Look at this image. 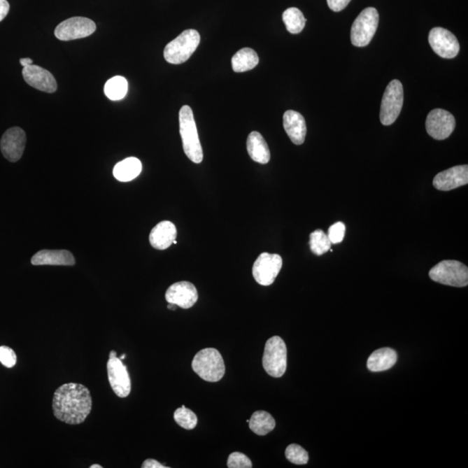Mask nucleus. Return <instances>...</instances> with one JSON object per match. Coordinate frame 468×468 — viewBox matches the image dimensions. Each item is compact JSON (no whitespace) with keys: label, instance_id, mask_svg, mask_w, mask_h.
<instances>
[{"label":"nucleus","instance_id":"nucleus-35","mask_svg":"<svg viewBox=\"0 0 468 468\" xmlns=\"http://www.w3.org/2000/svg\"><path fill=\"white\" fill-rule=\"evenodd\" d=\"M10 5L7 0H0V22L3 20L8 14Z\"/></svg>","mask_w":468,"mask_h":468},{"label":"nucleus","instance_id":"nucleus-18","mask_svg":"<svg viewBox=\"0 0 468 468\" xmlns=\"http://www.w3.org/2000/svg\"><path fill=\"white\" fill-rule=\"evenodd\" d=\"M75 263L73 254L66 250H42L31 257L34 266L72 267Z\"/></svg>","mask_w":468,"mask_h":468},{"label":"nucleus","instance_id":"nucleus-5","mask_svg":"<svg viewBox=\"0 0 468 468\" xmlns=\"http://www.w3.org/2000/svg\"><path fill=\"white\" fill-rule=\"evenodd\" d=\"M430 277L442 285L465 288L468 285V268L460 261L444 260L432 268Z\"/></svg>","mask_w":468,"mask_h":468},{"label":"nucleus","instance_id":"nucleus-16","mask_svg":"<svg viewBox=\"0 0 468 468\" xmlns=\"http://www.w3.org/2000/svg\"><path fill=\"white\" fill-rule=\"evenodd\" d=\"M22 74L24 81L34 89L47 93H54L57 89V83L53 75L38 65L31 64L24 67Z\"/></svg>","mask_w":468,"mask_h":468},{"label":"nucleus","instance_id":"nucleus-3","mask_svg":"<svg viewBox=\"0 0 468 468\" xmlns=\"http://www.w3.org/2000/svg\"><path fill=\"white\" fill-rule=\"evenodd\" d=\"M192 368L201 379L209 383L219 382L226 372L222 355L213 348L199 351L192 362Z\"/></svg>","mask_w":468,"mask_h":468},{"label":"nucleus","instance_id":"nucleus-27","mask_svg":"<svg viewBox=\"0 0 468 468\" xmlns=\"http://www.w3.org/2000/svg\"><path fill=\"white\" fill-rule=\"evenodd\" d=\"M128 88L129 85L127 80L121 76H117V77L108 80L107 83H105L104 93L108 99L119 101L125 98L127 92H128Z\"/></svg>","mask_w":468,"mask_h":468},{"label":"nucleus","instance_id":"nucleus-19","mask_svg":"<svg viewBox=\"0 0 468 468\" xmlns=\"http://www.w3.org/2000/svg\"><path fill=\"white\" fill-rule=\"evenodd\" d=\"M284 128L294 144L304 143L306 136V123L302 115L294 111H288L284 114Z\"/></svg>","mask_w":468,"mask_h":468},{"label":"nucleus","instance_id":"nucleus-23","mask_svg":"<svg viewBox=\"0 0 468 468\" xmlns=\"http://www.w3.org/2000/svg\"><path fill=\"white\" fill-rule=\"evenodd\" d=\"M143 165L139 159L129 157L118 163L113 169V175L119 181L128 183L140 175Z\"/></svg>","mask_w":468,"mask_h":468},{"label":"nucleus","instance_id":"nucleus-4","mask_svg":"<svg viewBox=\"0 0 468 468\" xmlns=\"http://www.w3.org/2000/svg\"><path fill=\"white\" fill-rule=\"evenodd\" d=\"M201 42V36L195 30H186L166 45L164 59L169 64L185 63L193 55Z\"/></svg>","mask_w":468,"mask_h":468},{"label":"nucleus","instance_id":"nucleus-39","mask_svg":"<svg viewBox=\"0 0 468 468\" xmlns=\"http://www.w3.org/2000/svg\"><path fill=\"white\" fill-rule=\"evenodd\" d=\"M90 468H103L101 465H98V464H95V465H92L90 467Z\"/></svg>","mask_w":468,"mask_h":468},{"label":"nucleus","instance_id":"nucleus-8","mask_svg":"<svg viewBox=\"0 0 468 468\" xmlns=\"http://www.w3.org/2000/svg\"><path fill=\"white\" fill-rule=\"evenodd\" d=\"M404 105V87L397 79L392 80L387 86L381 104L380 120L382 125L389 126L397 121Z\"/></svg>","mask_w":468,"mask_h":468},{"label":"nucleus","instance_id":"nucleus-13","mask_svg":"<svg viewBox=\"0 0 468 468\" xmlns=\"http://www.w3.org/2000/svg\"><path fill=\"white\" fill-rule=\"evenodd\" d=\"M455 118L450 112L435 108L427 115L426 129L435 140L447 139L455 129Z\"/></svg>","mask_w":468,"mask_h":468},{"label":"nucleus","instance_id":"nucleus-29","mask_svg":"<svg viewBox=\"0 0 468 468\" xmlns=\"http://www.w3.org/2000/svg\"><path fill=\"white\" fill-rule=\"evenodd\" d=\"M173 418L178 425L187 430H194L197 426L198 419L192 410L187 409L184 405L176 410Z\"/></svg>","mask_w":468,"mask_h":468},{"label":"nucleus","instance_id":"nucleus-24","mask_svg":"<svg viewBox=\"0 0 468 468\" xmlns=\"http://www.w3.org/2000/svg\"><path fill=\"white\" fill-rule=\"evenodd\" d=\"M248 423L250 430L254 434L261 435V437L269 434L276 427L274 417L269 413L264 411V410L254 412Z\"/></svg>","mask_w":468,"mask_h":468},{"label":"nucleus","instance_id":"nucleus-37","mask_svg":"<svg viewBox=\"0 0 468 468\" xmlns=\"http://www.w3.org/2000/svg\"><path fill=\"white\" fill-rule=\"evenodd\" d=\"M20 62L23 67H27L29 66V65L34 64V60L31 59H21Z\"/></svg>","mask_w":468,"mask_h":468},{"label":"nucleus","instance_id":"nucleus-14","mask_svg":"<svg viewBox=\"0 0 468 468\" xmlns=\"http://www.w3.org/2000/svg\"><path fill=\"white\" fill-rule=\"evenodd\" d=\"M27 135L20 127L6 130L0 141V150L3 157L10 162L20 161L24 154Z\"/></svg>","mask_w":468,"mask_h":468},{"label":"nucleus","instance_id":"nucleus-31","mask_svg":"<svg viewBox=\"0 0 468 468\" xmlns=\"http://www.w3.org/2000/svg\"><path fill=\"white\" fill-rule=\"evenodd\" d=\"M227 467L229 468H251L253 463L244 453L234 452L228 457Z\"/></svg>","mask_w":468,"mask_h":468},{"label":"nucleus","instance_id":"nucleus-34","mask_svg":"<svg viewBox=\"0 0 468 468\" xmlns=\"http://www.w3.org/2000/svg\"><path fill=\"white\" fill-rule=\"evenodd\" d=\"M351 0H327L329 9L333 12H341L344 8H346Z\"/></svg>","mask_w":468,"mask_h":468},{"label":"nucleus","instance_id":"nucleus-17","mask_svg":"<svg viewBox=\"0 0 468 468\" xmlns=\"http://www.w3.org/2000/svg\"><path fill=\"white\" fill-rule=\"evenodd\" d=\"M468 183V166H455L435 176L433 185L441 191H450Z\"/></svg>","mask_w":468,"mask_h":468},{"label":"nucleus","instance_id":"nucleus-15","mask_svg":"<svg viewBox=\"0 0 468 468\" xmlns=\"http://www.w3.org/2000/svg\"><path fill=\"white\" fill-rule=\"evenodd\" d=\"M166 300L169 304H173L183 309H190L198 300V292L190 282L181 281L175 283L166 290Z\"/></svg>","mask_w":468,"mask_h":468},{"label":"nucleus","instance_id":"nucleus-26","mask_svg":"<svg viewBox=\"0 0 468 468\" xmlns=\"http://www.w3.org/2000/svg\"><path fill=\"white\" fill-rule=\"evenodd\" d=\"M283 21L286 29L292 34H299L306 27V20L299 9L291 7L283 13Z\"/></svg>","mask_w":468,"mask_h":468},{"label":"nucleus","instance_id":"nucleus-40","mask_svg":"<svg viewBox=\"0 0 468 468\" xmlns=\"http://www.w3.org/2000/svg\"><path fill=\"white\" fill-rule=\"evenodd\" d=\"M125 357H126V355L125 354V355H122V357H120V359H121V360H123V359H125Z\"/></svg>","mask_w":468,"mask_h":468},{"label":"nucleus","instance_id":"nucleus-30","mask_svg":"<svg viewBox=\"0 0 468 468\" xmlns=\"http://www.w3.org/2000/svg\"><path fill=\"white\" fill-rule=\"evenodd\" d=\"M286 459L295 465H306L309 462V455L301 446L291 444L285 450Z\"/></svg>","mask_w":468,"mask_h":468},{"label":"nucleus","instance_id":"nucleus-25","mask_svg":"<svg viewBox=\"0 0 468 468\" xmlns=\"http://www.w3.org/2000/svg\"><path fill=\"white\" fill-rule=\"evenodd\" d=\"M259 56L255 50L244 48L239 50L232 59V66L235 72H245L253 70L259 64Z\"/></svg>","mask_w":468,"mask_h":468},{"label":"nucleus","instance_id":"nucleus-22","mask_svg":"<svg viewBox=\"0 0 468 468\" xmlns=\"http://www.w3.org/2000/svg\"><path fill=\"white\" fill-rule=\"evenodd\" d=\"M397 354L391 348H382L374 351L367 361V367L372 372L385 371L397 364Z\"/></svg>","mask_w":468,"mask_h":468},{"label":"nucleus","instance_id":"nucleus-10","mask_svg":"<svg viewBox=\"0 0 468 468\" xmlns=\"http://www.w3.org/2000/svg\"><path fill=\"white\" fill-rule=\"evenodd\" d=\"M282 266L283 260L278 254L261 253L253 264V278L261 285H273Z\"/></svg>","mask_w":468,"mask_h":468},{"label":"nucleus","instance_id":"nucleus-9","mask_svg":"<svg viewBox=\"0 0 468 468\" xmlns=\"http://www.w3.org/2000/svg\"><path fill=\"white\" fill-rule=\"evenodd\" d=\"M107 372L108 382L111 389L118 397L125 398L132 391V381H130L128 369L122 360L118 357L117 352L111 350L107 362Z\"/></svg>","mask_w":468,"mask_h":468},{"label":"nucleus","instance_id":"nucleus-33","mask_svg":"<svg viewBox=\"0 0 468 468\" xmlns=\"http://www.w3.org/2000/svg\"><path fill=\"white\" fill-rule=\"evenodd\" d=\"M0 362L6 368H13L17 362L15 352L10 347L0 346Z\"/></svg>","mask_w":468,"mask_h":468},{"label":"nucleus","instance_id":"nucleus-2","mask_svg":"<svg viewBox=\"0 0 468 468\" xmlns=\"http://www.w3.org/2000/svg\"><path fill=\"white\" fill-rule=\"evenodd\" d=\"M179 121L184 153L190 161L199 164L203 161V150L199 139L193 111L187 105L180 108Z\"/></svg>","mask_w":468,"mask_h":468},{"label":"nucleus","instance_id":"nucleus-6","mask_svg":"<svg viewBox=\"0 0 468 468\" xmlns=\"http://www.w3.org/2000/svg\"><path fill=\"white\" fill-rule=\"evenodd\" d=\"M263 367L268 375L281 377L288 368V349L284 340L278 336L267 340L263 355Z\"/></svg>","mask_w":468,"mask_h":468},{"label":"nucleus","instance_id":"nucleus-36","mask_svg":"<svg viewBox=\"0 0 468 468\" xmlns=\"http://www.w3.org/2000/svg\"><path fill=\"white\" fill-rule=\"evenodd\" d=\"M141 467H143V468H166L168 467L162 465V464L158 462L157 460H155L154 459H148V460H145V462L143 463V465H141Z\"/></svg>","mask_w":468,"mask_h":468},{"label":"nucleus","instance_id":"nucleus-32","mask_svg":"<svg viewBox=\"0 0 468 468\" xmlns=\"http://www.w3.org/2000/svg\"><path fill=\"white\" fill-rule=\"evenodd\" d=\"M346 225L343 222H336L331 227L328 232V237L331 241L332 244H339L343 241L344 236H346Z\"/></svg>","mask_w":468,"mask_h":468},{"label":"nucleus","instance_id":"nucleus-21","mask_svg":"<svg viewBox=\"0 0 468 468\" xmlns=\"http://www.w3.org/2000/svg\"><path fill=\"white\" fill-rule=\"evenodd\" d=\"M246 148L253 161L260 164H267L270 162L271 153L266 140L261 134L253 132L248 136Z\"/></svg>","mask_w":468,"mask_h":468},{"label":"nucleus","instance_id":"nucleus-38","mask_svg":"<svg viewBox=\"0 0 468 468\" xmlns=\"http://www.w3.org/2000/svg\"><path fill=\"white\" fill-rule=\"evenodd\" d=\"M176 307H177V306H176V304H169V306H168V308H169V310L175 311Z\"/></svg>","mask_w":468,"mask_h":468},{"label":"nucleus","instance_id":"nucleus-20","mask_svg":"<svg viewBox=\"0 0 468 468\" xmlns=\"http://www.w3.org/2000/svg\"><path fill=\"white\" fill-rule=\"evenodd\" d=\"M177 230L175 225L170 221H162L152 229L150 242L154 248L166 250L176 241Z\"/></svg>","mask_w":468,"mask_h":468},{"label":"nucleus","instance_id":"nucleus-11","mask_svg":"<svg viewBox=\"0 0 468 468\" xmlns=\"http://www.w3.org/2000/svg\"><path fill=\"white\" fill-rule=\"evenodd\" d=\"M96 30V24L92 20L83 17H73L57 25L55 36L61 41H71L89 37Z\"/></svg>","mask_w":468,"mask_h":468},{"label":"nucleus","instance_id":"nucleus-7","mask_svg":"<svg viewBox=\"0 0 468 468\" xmlns=\"http://www.w3.org/2000/svg\"><path fill=\"white\" fill-rule=\"evenodd\" d=\"M379 23V13L373 7H368L359 14L352 24L350 38L352 45L367 46L376 34Z\"/></svg>","mask_w":468,"mask_h":468},{"label":"nucleus","instance_id":"nucleus-1","mask_svg":"<svg viewBox=\"0 0 468 468\" xmlns=\"http://www.w3.org/2000/svg\"><path fill=\"white\" fill-rule=\"evenodd\" d=\"M52 409L57 420L70 425H78L85 422L92 412V395L82 384H64L54 393Z\"/></svg>","mask_w":468,"mask_h":468},{"label":"nucleus","instance_id":"nucleus-12","mask_svg":"<svg viewBox=\"0 0 468 468\" xmlns=\"http://www.w3.org/2000/svg\"><path fill=\"white\" fill-rule=\"evenodd\" d=\"M431 48L442 59H451L458 55L460 43L458 39L447 29L435 27L429 35Z\"/></svg>","mask_w":468,"mask_h":468},{"label":"nucleus","instance_id":"nucleus-28","mask_svg":"<svg viewBox=\"0 0 468 468\" xmlns=\"http://www.w3.org/2000/svg\"><path fill=\"white\" fill-rule=\"evenodd\" d=\"M310 246L312 253L315 255L321 256L329 251L332 248V242L324 231L318 229L311 234Z\"/></svg>","mask_w":468,"mask_h":468}]
</instances>
